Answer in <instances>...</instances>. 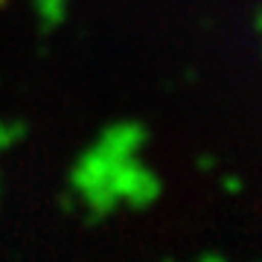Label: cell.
Listing matches in <instances>:
<instances>
[{"instance_id":"1","label":"cell","mask_w":262,"mask_h":262,"mask_svg":"<svg viewBox=\"0 0 262 262\" xmlns=\"http://www.w3.org/2000/svg\"><path fill=\"white\" fill-rule=\"evenodd\" d=\"M146 122L122 117L99 128L67 169V192L84 213L102 222L128 210H151L163 195V178L143 151L149 146Z\"/></svg>"},{"instance_id":"2","label":"cell","mask_w":262,"mask_h":262,"mask_svg":"<svg viewBox=\"0 0 262 262\" xmlns=\"http://www.w3.org/2000/svg\"><path fill=\"white\" fill-rule=\"evenodd\" d=\"M29 6H32L35 18L41 20L44 29H58L67 20L70 0H29Z\"/></svg>"},{"instance_id":"3","label":"cell","mask_w":262,"mask_h":262,"mask_svg":"<svg viewBox=\"0 0 262 262\" xmlns=\"http://www.w3.org/2000/svg\"><path fill=\"white\" fill-rule=\"evenodd\" d=\"M29 125L20 117H0V155L18 149L20 143L27 140Z\"/></svg>"},{"instance_id":"4","label":"cell","mask_w":262,"mask_h":262,"mask_svg":"<svg viewBox=\"0 0 262 262\" xmlns=\"http://www.w3.org/2000/svg\"><path fill=\"white\" fill-rule=\"evenodd\" d=\"M187 262H227L222 253H201V256H192V259H187Z\"/></svg>"},{"instance_id":"5","label":"cell","mask_w":262,"mask_h":262,"mask_svg":"<svg viewBox=\"0 0 262 262\" xmlns=\"http://www.w3.org/2000/svg\"><path fill=\"white\" fill-rule=\"evenodd\" d=\"M0 201H3V172H0Z\"/></svg>"},{"instance_id":"6","label":"cell","mask_w":262,"mask_h":262,"mask_svg":"<svg viewBox=\"0 0 262 262\" xmlns=\"http://www.w3.org/2000/svg\"><path fill=\"white\" fill-rule=\"evenodd\" d=\"M259 44H262V35H259Z\"/></svg>"}]
</instances>
